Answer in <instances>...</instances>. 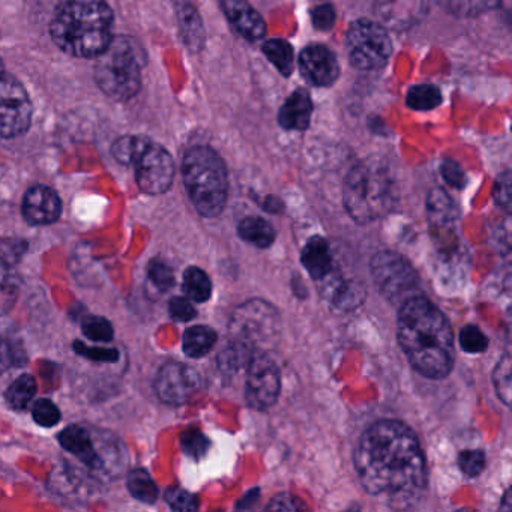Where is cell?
Instances as JSON below:
<instances>
[{"label": "cell", "mask_w": 512, "mask_h": 512, "mask_svg": "<svg viewBox=\"0 0 512 512\" xmlns=\"http://www.w3.org/2000/svg\"><path fill=\"white\" fill-rule=\"evenodd\" d=\"M37 392V382L34 377L23 374L8 388L7 400L14 409L22 410L31 403Z\"/></svg>", "instance_id": "30"}, {"label": "cell", "mask_w": 512, "mask_h": 512, "mask_svg": "<svg viewBox=\"0 0 512 512\" xmlns=\"http://www.w3.org/2000/svg\"><path fill=\"white\" fill-rule=\"evenodd\" d=\"M268 509H272V511H298V509H307V506L296 497L290 496V494H280V496L271 500Z\"/></svg>", "instance_id": "46"}, {"label": "cell", "mask_w": 512, "mask_h": 512, "mask_svg": "<svg viewBox=\"0 0 512 512\" xmlns=\"http://www.w3.org/2000/svg\"><path fill=\"white\" fill-rule=\"evenodd\" d=\"M83 332L89 340L100 341V343H109L113 338L112 325L104 317H86L85 322H83Z\"/></svg>", "instance_id": "33"}, {"label": "cell", "mask_w": 512, "mask_h": 512, "mask_svg": "<svg viewBox=\"0 0 512 512\" xmlns=\"http://www.w3.org/2000/svg\"><path fill=\"white\" fill-rule=\"evenodd\" d=\"M461 349L467 353H482L488 347V340L478 326L469 325L460 334Z\"/></svg>", "instance_id": "34"}, {"label": "cell", "mask_w": 512, "mask_h": 512, "mask_svg": "<svg viewBox=\"0 0 512 512\" xmlns=\"http://www.w3.org/2000/svg\"><path fill=\"white\" fill-rule=\"evenodd\" d=\"M461 472L467 476H478L485 467V455L482 451H464L458 457Z\"/></svg>", "instance_id": "38"}, {"label": "cell", "mask_w": 512, "mask_h": 512, "mask_svg": "<svg viewBox=\"0 0 512 512\" xmlns=\"http://www.w3.org/2000/svg\"><path fill=\"white\" fill-rule=\"evenodd\" d=\"M61 212V199L52 188L38 185L26 193L23 214L29 223L35 226H47L55 223L61 217Z\"/></svg>", "instance_id": "16"}, {"label": "cell", "mask_w": 512, "mask_h": 512, "mask_svg": "<svg viewBox=\"0 0 512 512\" xmlns=\"http://www.w3.org/2000/svg\"><path fill=\"white\" fill-rule=\"evenodd\" d=\"M302 265L314 280H323L332 269V256L329 244L322 236H314L302 251Z\"/></svg>", "instance_id": "22"}, {"label": "cell", "mask_w": 512, "mask_h": 512, "mask_svg": "<svg viewBox=\"0 0 512 512\" xmlns=\"http://www.w3.org/2000/svg\"><path fill=\"white\" fill-rule=\"evenodd\" d=\"M56 46L76 58H97L113 40V14L106 0H67L50 25Z\"/></svg>", "instance_id": "3"}, {"label": "cell", "mask_w": 512, "mask_h": 512, "mask_svg": "<svg viewBox=\"0 0 512 512\" xmlns=\"http://www.w3.org/2000/svg\"><path fill=\"white\" fill-rule=\"evenodd\" d=\"M350 62L358 70H379L392 53L391 38L380 23L358 20L347 32Z\"/></svg>", "instance_id": "8"}, {"label": "cell", "mask_w": 512, "mask_h": 512, "mask_svg": "<svg viewBox=\"0 0 512 512\" xmlns=\"http://www.w3.org/2000/svg\"><path fill=\"white\" fill-rule=\"evenodd\" d=\"M227 20L248 41H259L265 37L266 23L247 0H223L221 2Z\"/></svg>", "instance_id": "17"}, {"label": "cell", "mask_w": 512, "mask_h": 512, "mask_svg": "<svg viewBox=\"0 0 512 512\" xmlns=\"http://www.w3.org/2000/svg\"><path fill=\"white\" fill-rule=\"evenodd\" d=\"M266 58L283 76H290L295 70V53L292 46L284 40H269L263 46Z\"/></svg>", "instance_id": "26"}, {"label": "cell", "mask_w": 512, "mask_h": 512, "mask_svg": "<svg viewBox=\"0 0 512 512\" xmlns=\"http://www.w3.org/2000/svg\"><path fill=\"white\" fill-rule=\"evenodd\" d=\"M313 103L307 91H296L281 107L278 121L286 130H307L310 125Z\"/></svg>", "instance_id": "21"}, {"label": "cell", "mask_w": 512, "mask_h": 512, "mask_svg": "<svg viewBox=\"0 0 512 512\" xmlns=\"http://www.w3.org/2000/svg\"><path fill=\"white\" fill-rule=\"evenodd\" d=\"M217 343V332L209 326H193L184 335V352L191 358H202Z\"/></svg>", "instance_id": "23"}, {"label": "cell", "mask_w": 512, "mask_h": 512, "mask_svg": "<svg viewBox=\"0 0 512 512\" xmlns=\"http://www.w3.org/2000/svg\"><path fill=\"white\" fill-rule=\"evenodd\" d=\"M442 175L451 187L458 188V190L466 185V175L455 161L446 160L442 164Z\"/></svg>", "instance_id": "43"}, {"label": "cell", "mask_w": 512, "mask_h": 512, "mask_svg": "<svg viewBox=\"0 0 512 512\" xmlns=\"http://www.w3.org/2000/svg\"><path fill=\"white\" fill-rule=\"evenodd\" d=\"M178 13L179 29H181L182 40L191 52H200L205 44V28H203L202 17L197 13L196 8L187 2L179 0L176 4Z\"/></svg>", "instance_id": "20"}, {"label": "cell", "mask_w": 512, "mask_h": 512, "mask_svg": "<svg viewBox=\"0 0 512 512\" xmlns=\"http://www.w3.org/2000/svg\"><path fill=\"white\" fill-rule=\"evenodd\" d=\"M364 293L359 292L358 286L347 284L340 289V292L335 296V304L343 308L356 307L359 301H362Z\"/></svg>", "instance_id": "45"}, {"label": "cell", "mask_w": 512, "mask_h": 512, "mask_svg": "<svg viewBox=\"0 0 512 512\" xmlns=\"http://www.w3.org/2000/svg\"><path fill=\"white\" fill-rule=\"evenodd\" d=\"M265 208L268 209L269 212H274V214H278V211H280V209L283 208V205H281L280 200L272 199V197H269V199L266 200Z\"/></svg>", "instance_id": "48"}, {"label": "cell", "mask_w": 512, "mask_h": 512, "mask_svg": "<svg viewBox=\"0 0 512 512\" xmlns=\"http://www.w3.org/2000/svg\"><path fill=\"white\" fill-rule=\"evenodd\" d=\"M442 103V94L436 86L418 85L407 92V106L418 112L436 109Z\"/></svg>", "instance_id": "29"}, {"label": "cell", "mask_w": 512, "mask_h": 512, "mask_svg": "<svg viewBox=\"0 0 512 512\" xmlns=\"http://www.w3.org/2000/svg\"><path fill=\"white\" fill-rule=\"evenodd\" d=\"M133 166H136L137 184L146 194L166 193L175 178V163L172 155L163 146L146 143Z\"/></svg>", "instance_id": "12"}, {"label": "cell", "mask_w": 512, "mask_h": 512, "mask_svg": "<svg viewBox=\"0 0 512 512\" xmlns=\"http://www.w3.org/2000/svg\"><path fill=\"white\" fill-rule=\"evenodd\" d=\"M394 182L377 161H364L350 170L344 182V206L359 224L371 223L388 214L394 205Z\"/></svg>", "instance_id": "5"}, {"label": "cell", "mask_w": 512, "mask_h": 512, "mask_svg": "<svg viewBox=\"0 0 512 512\" xmlns=\"http://www.w3.org/2000/svg\"><path fill=\"white\" fill-rule=\"evenodd\" d=\"M166 500L175 511L191 512L199 508L196 497L181 488H170L166 493Z\"/></svg>", "instance_id": "37"}, {"label": "cell", "mask_w": 512, "mask_h": 512, "mask_svg": "<svg viewBox=\"0 0 512 512\" xmlns=\"http://www.w3.org/2000/svg\"><path fill=\"white\" fill-rule=\"evenodd\" d=\"M19 296V281L10 263L0 256V316L7 314Z\"/></svg>", "instance_id": "25"}, {"label": "cell", "mask_w": 512, "mask_h": 512, "mask_svg": "<svg viewBox=\"0 0 512 512\" xmlns=\"http://www.w3.org/2000/svg\"><path fill=\"white\" fill-rule=\"evenodd\" d=\"M280 370L268 353L256 352L248 361L245 398L251 409L266 410L274 406L280 395Z\"/></svg>", "instance_id": "11"}, {"label": "cell", "mask_w": 512, "mask_h": 512, "mask_svg": "<svg viewBox=\"0 0 512 512\" xmlns=\"http://www.w3.org/2000/svg\"><path fill=\"white\" fill-rule=\"evenodd\" d=\"M170 316L178 322H188L196 317L193 304L185 298H173L169 304Z\"/></svg>", "instance_id": "42"}, {"label": "cell", "mask_w": 512, "mask_h": 512, "mask_svg": "<svg viewBox=\"0 0 512 512\" xmlns=\"http://www.w3.org/2000/svg\"><path fill=\"white\" fill-rule=\"evenodd\" d=\"M239 235L244 241L257 248H268L275 241V230L268 221L260 217H248L238 227Z\"/></svg>", "instance_id": "24"}, {"label": "cell", "mask_w": 512, "mask_h": 512, "mask_svg": "<svg viewBox=\"0 0 512 512\" xmlns=\"http://www.w3.org/2000/svg\"><path fill=\"white\" fill-rule=\"evenodd\" d=\"M149 278L161 290L172 289L175 284V275H173L172 269L163 262H152L149 265Z\"/></svg>", "instance_id": "39"}, {"label": "cell", "mask_w": 512, "mask_h": 512, "mask_svg": "<svg viewBox=\"0 0 512 512\" xmlns=\"http://www.w3.org/2000/svg\"><path fill=\"white\" fill-rule=\"evenodd\" d=\"M2 71H4V68H2V62H0V73H2Z\"/></svg>", "instance_id": "49"}, {"label": "cell", "mask_w": 512, "mask_h": 512, "mask_svg": "<svg viewBox=\"0 0 512 512\" xmlns=\"http://www.w3.org/2000/svg\"><path fill=\"white\" fill-rule=\"evenodd\" d=\"M355 464L365 490L389 505H412L427 482L421 445L403 422L371 425L356 449Z\"/></svg>", "instance_id": "1"}, {"label": "cell", "mask_w": 512, "mask_h": 512, "mask_svg": "<svg viewBox=\"0 0 512 512\" xmlns=\"http://www.w3.org/2000/svg\"><path fill=\"white\" fill-rule=\"evenodd\" d=\"M59 439H61V445L67 451H70L74 457L79 458L83 464L91 467V469L98 470V448L95 445L94 437L86 428L71 425V427L62 431Z\"/></svg>", "instance_id": "19"}, {"label": "cell", "mask_w": 512, "mask_h": 512, "mask_svg": "<svg viewBox=\"0 0 512 512\" xmlns=\"http://www.w3.org/2000/svg\"><path fill=\"white\" fill-rule=\"evenodd\" d=\"M200 388V376L181 362L164 365L155 380L158 397L169 404H184L197 394Z\"/></svg>", "instance_id": "13"}, {"label": "cell", "mask_w": 512, "mask_h": 512, "mask_svg": "<svg viewBox=\"0 0 512 512\" xmlns=\"http://www.w3.org/2000/svg\"><path fill=\"white\" fill-rule=\"evenodd\" d=\"M74 349L80 355L86 356V358L94 359L98 362H115L119 359V352L116 349H106V347H86L85 344L77 341L74 344Z\"/></svg>", "instance_id": "40"}, {"label": "cell", "mask_w": 512, "mask_h": 512, "mask_svg": "<svg viewBox=\"0 0 512 512\" xmlns=\"http://www.w3.org/2000/svg\"><path fill=\"white\" fill-rule=\"evenodd\" d=\"M142 50L127 37L110 41L101 55L97 56L95 80L98 88L116 101L136 97L142 86Z\"/></svg>", "instance_id": "6"}, {"label": "cell", "mask_w": 512, "mask_h": 512, "mask_svg": "<svg viewBox=\"0 0 512 512\" xmlns=\"http://www.w3.org/2000/svg\"><path fill=\"white\" fill-rule=\"evenodd\" d=\"M32 103L22 83L0 73V137L11 139L31 127Z\"/></svg>", "instance_id": "10"}, {"label": "cell", "mask_w": 512, "mask_h": 512, "mask_svg": "<svg viewBox=\"0 0 512 512\" xmlns=\"http://www.w3.org/2000/svg\"><path fill=\"white\" fill-rule=\"evenodd\" d=\"M311 19H313V25L316 26L320 31H329V29L334 28L335 23V11L331 5H320L316 10L311 14Z\"/></svg>", "instance_id": "44"}, {"label": "cell", "mask_w": 512, "mask_h": 512, "mask_svg": "<svg viewBox=\"0 0 512 512\" xmlns=\"http://www.w3.org/2000/svg\"><path fill=\"white\" fill-rule=\"evenodd\" d=\"M398 341L412 367L428 379H443L454 365V335L448 319L424 296L400 305Z\"/></svg>", "instance_id": "2"}, {"label": "cell", "mask_w": 512, "mask_h": 512, "mask_svg": "<svg viewBox=\"0 0 512 512\" xmlns=\"http://www.w3.org/2000/svg\"><path fill=\"white\" fill-rule=\"evenodd\" d=\"M182 176L199 214L218 217L226 206L229 190L226 166L220 155L208 146H194L185 154Z\"/></svg>", "instance_id": "4"}, {"label": "cell", "mask_w": 512, "mask_h": 512, "mask_svg": "<svg viewBox=\"0 0 512 512\" xmlns=\"http://www.w3.org/2000/svg\"><path fill=\"white\" fill-rule=\"evenodd\" d=\"M299 71L314 86H331L340 76L337 58L325 46H310L299 56Z\"/></svg>", "instance_id": "15"}, {"label": "cell", "mask_w": 512, "mask_h": 512, "mask_svg": "<svg viewBox=\"0 0 512 512\" xmlns=\"http://www.w3.org/2000/svg\"><path fill=\"white\" fill-rule=\"evenodd\" d=\"M428 221L431 229L442 241L451 242V233L457 221V208L445 191L436 188L428 194Z\"/></svg>", "instance_id": "18"}, {"label": "cell", "mask_w": 512, "mask_h": 512, "mask_svg": "<svg viewBox=\"0 0 512 512\" xmlns=\"http://www.w3.org/2000/svg\"><path fill=\"white\" fill-rule=\"evenodd\" d=\"M128 490L143 503H154L158 497V487L146 470L136 469L128 476Z\"/></svg>", "instance_id": "28"}, {"label": "cell", "mask_w": 512, "mask_h": 512, "mask_svg": "<svg viewBox=\"0 0 512 512\" xmlns=\"http://www.w3.org/2000/svg\"><path fill=\"white\" fill-rule=\"evenodd\" d=\"M184 290L193 301L206 302L211 298L212 283L202 269L188 268L184 275Z\"/></svg>", "instance_id": "27"}, {"label": "cell", "mask_w": 512, "mask_h": 512, "mask_svg": "<svg viewBox=\"0 0 512 512\" xmlns=\"http://www.w3.org/2000/svg\"><path fill=\"white\" fill-rule=\"evenodd\" d=\"M428 0H376L374 13L380 25L395 32L407 31L427 17Z\"/></svg>", "instance_id": "14"}, {"label": "cell", "mask_w": 512, "mask_h": 512, "mask_svg": "<svg viewBox=\"0 0 512 512\" xmlns=\"http://www.w3.org/2000/svg\"><path fill=\"white\" fill-rule=\"evenodd\" d=\"M511 356L506 353L499 364H497L496 370H494V386H496L497 395L500 400L509 406L511 403Z\"/></svg>", "instance_id": "32"}, {"label": "cell", "mask_w": 512, "mask_h": 512, "mask_svg": "<svg viewBox=\"0 0 512 512\" xmlns=\"http://www.w3.org/2000/svg\"><path fill=\"white\" fill-rule=\"evenodd\" d=\"M182 448H184L185 454L190 457L200 458L206 454L209 448V440L202 431L199 430H188L182 434Z\"/></svg>", "instance_id": "35"}, {"label": "cell", "mask_w": 512, "mask_h": 512, "mask_svg": "<svg viewBox=\"0 0 512 512\" xmlns=\"http://www.w3.org/2000/svg\"><path fill=\"white\" fill-rule=\"evenodd\" d=\"M373 278L380 293L395 305L418 296V275L409 262L392 251H380L371 262Z\"/></svg>", "instance_id": "9"}, {"label": "cell", "mask_w": 512, "mask_h": 512, "mask_svg": "<svg viewBox=\"0 0 512 512\" xmlns=\"http://www.w3.org/2000/svg\"><path fill=\"white\" fill-rule=\"evenodd\" d=\"M281 322L277 310L268 302H245L236 308L230 322L233 343L251 353L262 352L263 347L272 346L280 337Z\"/></svg>", "instance_id": "7"}, {"label": "cell", "mask_w": 512, "mask_h": 512, "mask_svg": "<svg viewBox=\"0 0 512 512\" xmlns=\"http://www.w3.org/2000/svg\"><path fill=\"white\" fill-rule=\"evenodd\" d=\"M34 419L41 427H55L61 421V412L53 401L40 400L34 406Z\"/></svg>", "instance_id": "36"}, {"label": "cell", "mask_w": 512, "mask_h": 512, "mask_svg": "<svg viewBox=\"0 0 512 512\" xmlns=\"http://www.w3.org/2000/svg\"><path fill=\"white\" fill-rule=\"evenodd\" d=\"M13 364V352L10 346L0 338V374L5 373Z\"/></svg>", "instance_id": "47"}, {"label": "cell", "mask_w": 512, "mask_h": 512, "mask_svg": "<svg viewBox=\"0 0 512 512\" xmlns=\"http://www.w3.org/2000/svg\"><path fill=\"white\" fill-rule=\"evenodd\" d=\"M148 142L149 140L143 139V137H121V139H118L113 143V157H115L116 161H119V163L125 164V166H133L134 161L137 160L140 152L143 151V148H145L146 143Z\"/></svg>", "instance_id": "31"}, {"label": "cell", "mask_w": 512, "mask_h": 512, "mask_svg": "<svg viewBox=\"0 0 512 512\" xmlns=\"http://www.w3.org/2000/svg\"><path fill=\"white\" fill-rule=\"evenodd\" d=\"M494 200L506 211L511 208V173H502L497 178L496 185H494Z\"/></svg>", "instance_id": "41"}]
</instances>
